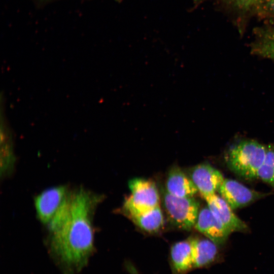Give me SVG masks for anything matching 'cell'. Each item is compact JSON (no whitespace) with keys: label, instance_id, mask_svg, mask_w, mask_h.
I'll return each mask as SVG.
<instances>
[{"label":"cell","instance_id":"obj_1","mask_svg":"<svg viewBox=\"0 0 274 274\" xmlns=\"http://www.w3.org/2000/svg\"><path fill=\"white\" fill-rule=\"evenodd\" d=\"M101 198L83 188L70 191L47 225L50 249L68 269H80L93 251V215Z\"/></svg>","mask_w":274,"mask_h":274},{"label":"cell","instance_id":"obj_2","mask_svg":"<svg viewBox=\"0 0 274 274\" xmlns=\"http://www.w3.org/2000/svg\"><path fill=\"white\" fill-rule=\"evenodd\" d=\"M267 146L252 140H245L231 146L225 154L227 167L238 177L247 180L258 179Z\"/></svg>","mask_w":274,"mask_h":274},{"label":"cell","instance_id":"obj_3","mask_svg":"<svg viewBox=\"0 0 274 274\" xmlns=\"http://www.w3.org/2000/svg\"><path fill=\"white\" fill-rule=\"evenodd\" d=\"M130 195L125 200L124 209L129 215L144 213L159 206L160 197L155 184L144 178H134L128 182Z\"/></svg>","mask_w":274,"mask_h":274},{"label":"cell","instance_id":"obj_4","mask_svg":"<svg viewBox=\"0 0 274 274\" xmlns=\"http://www.w3.org/2000/svg\"><path fill=\"white\" fill-rule=\"evenodd\" d=\"M163 204L169 220L176 227L185 230L194 227L199 212V204L193 197H177L166 191L163 195Z\"/></svg>","mask_w":274,"mask_h":274},{"label":"cell","instance_id":"obj_5","mask_svg":"<svg viewBox=\"0 0 274 274\" xmlns=\"http://www.w3.org/2000/svg\"><path fill=\"white\" fill-rule=\"evenodd\" d=\"M69 191L65 186L48 188L35 198L37 215L42 223L48 225L66 198Z\"/></svg>","mask_w":274,"mask_h":274},{"label":"cell","instance_id":"obj_6","mask_svg":"<svg viewBox=\"0 0 274 274\" xmlns=\"http://www.w3.org/2000/svg\"><path fill=\"white\" fill-rule=\"evenodd\" d=\"M218 192L233 210L245 207L265 195L236 180L229 179H224Z\"/></svg>","mask_w":274,"mask_h":274},{"label":"cell","instance_id":"obj_7","mask_svg":"<svg viewBox=\"0 0 274 274\" xmlns=\"http://www.w3.org/2000/svg\"><path fill=\"white\" fill-rule=\"evenodd\" d=\"M189 174V177L203 199L216 194L224 180L219 170L208 163L195 166L191 168Z\"/></svg>","mask_w":274,"mask_h":274},{"label":"cell","instance_id":"obj_8","mask_svg":"<svg viewBox=\"0 0 274 274\" xmlns=\"http://www.w3.org/2000/svg\"><path fill=\"white\" fill-rule=\"evenodd\" d=\"M204 199L214 215L231 233L247 229V224L234 213L233 209L220 196L214 194Z\"/></svg>","mask_w":274,"mask_h":274},{"label":"cell","instance_id":"obj_9","mask_svg":"<svg viewBox=\"0 0 274 274\" xmlns=\"http://www.w3.org/2000/svg\"><path fill=\"white\" fill-rule=\"evenodd\" d=\"M194 227L217 245L224 243L231 233L208 206L199 211Z\"/></svg>","mask_w":274,"mask_h":274},{"label":"cell","instance_id":"obj_10","mask_svg":"<svg viewBox=\"0 0 274 274\" xmlns=\"http://www.w3.org/2000/svg\"><path fill=\"white\" fill-rule=\"evenodd\" d=\"M169 261L172 274H187L194 268L191 237L172 246Z\"/></svg>","mask_w":274,"mask_h":274},{"label":"cell","instance_id":"obj_11","mask_svg":"<svg viewBox=\"0 0 274 274\" xmlns=\"http://www.w3.org/2000/svg\"><path fill=\"white\" fill-rule=\"evenodd\" d=\"M166 189L170 194L180 197H193L198 192L190 178L176 166L173 167L167 175Z\"/></svg>","mask_w":274,"mask_h":274},{"label":"cell","instance_id":"obj_12","mask_svg":"<svg viewBox=\"0 0 274 274\" xmlns=\"http://www.w3.org/2000/svg\"><path fill=\"white\" fill-rule=\"evenodd\" d=\"M194 268L211 264L217 254V244L208 238L191 237Z\"/></svg>","mask_w":274,"mask_h":274},{"label":"cell","instance_id":"obj_13","mask_svg":"<svg viewBox=\"0 0 274 274\" xmlns=\"http://www.w3.org/2000/svg\"><path fill=\"white\" fill-rule=\"evenodd\" d=\"M129 217L142 230L150 233L158 231L164 223L163 215L160 206Z\"/></svg>","mask_w":274,"mask_h":274},{"label":"cell","instance_id":"obj_14","mask_svg":"<svg viewBox=\"0 0 274 274\" xmlns=\"http://www.w3.org/2000/svg\"><path fill=\"white\" fill-rule=\"evenodd\" d=\"M257 176L258 179L274 187V144L267 146L266 156Z\"/></svg>","mask_w":274,"mask_h":274},{"label":"cell","instance_id":"obj_15","mask_svg":"<svg viewBox=\"0 0 274 274\" xmlns=\"http://www.w3.org/2000/svg\"><path fill=\"white\" fill-rule=\"evenodd\" d=\"M252 50L256 55L274 61V33L265 34L253 45Z\"/></svg>","mask_w":274,"mask_h":274},{"label":"cell","instance_id":"obj_16","mask_svg":"<svg viewBox=\"0 0 274 274\" xmlns=\"http://www.w3.org/2000/svg\"><path fill=\"white\" fill-rule=\"evenodd\" d=\"M3 145L1 146V175L6 177L13 170L15 158L13 153L12 147L8 141L4 139Z\"/></svg>","mask_w":274,"mask_h":274},{"label":"cell","instance_id":"obj_17","mask_svg":"<svg viewBox=\"0 0 274 274\" xmlns=\"http://www.w3.org/2000/svg\"><path fill=\"white\" fill-rule=\"evenodd\" d=\"M257 0H238L239 5L243 7H248L255 3Z\"/></svg>","mask_w":274,"mask_h":274},{"label":"cell","instance_id":"obj_18","mask_svg":"<svg viewBox=\"0 0 274 274\" xmlns=\"http://www.w3.org/2000/svg\"><path fill=\"white\" fill-rule=\"evenodd\" d=\"M131 271L132 272L133 274H135V272H134V271H133V269H132V270H131Z\"/></svg>","mask_w":274,"mask_h":274}]
</instances>
